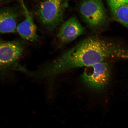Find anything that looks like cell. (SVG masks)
<instances>
[{"instance_id":"obj_4","label":"cell","mask_w":128,"mask_h":128,"mask_svg":"<svg viewBox=\"0 0 128 128\" xmlns=\"http://www.w3.org/2000/svg\"><path fill=\"white\" fill-rule=\"evenodd\" d=\"M79 11L83 20L93 30H100L106 22V14L102 0H82Z\"/></svg>"},{"instance_id":"obj_5","label":"cell","mask_w":128,"mask_h":128,"mask_svg":"<svg viewBox=\"0 0 128 128\" xmlns=\"http://www.w3.org/2000/svg\"><path fill=\"white\" fill-rule=\"evenodd\" d=\"M111 69L105 62L86 67L81 76L84 84L94 90H102L109 82Z\"/></svg>"},{"instance_id":"obj_2","label":"cell","mask_w":128,"mask_h":128,"mask_svg":"<svg viewBox=\"0 0 128 128\" xmlns=\"http://www.w3.org/2000/svg\"><path fill=\"white\" fill-rule=\"evenodd\" d=\"M24 46L17 40L5 41L0 39V77L4 78L14 70L20 71L19 60L23 54Z\"/></svg>"},{"instance_id":"obj_3","label":"cell","mask_w":128,"mask_h":128,"mask_svg":"<svg viewBox=\"0 0 128 128\" xmlns=\"http://www.w3.org/2000/svg\"><path fill=\"white\" fill-rule=\"evenodd\" d=\"M68 2V0H44L40 3L36 15L46 29L52 31L61 24Z\"/></svg>"},{"instance_id":"obj_11","label":"cell","mask_w":128,"mask_h":128,"mask_svg":"<svg viewBox=\"0 0 128 128\" xmlns=\"http://www.w3.org/2000/svg\"><path fill=\"white\" fill-rule=\"evenodd\" d=\"M6 0H0V4Z\"/></svg>"},{"instance_id":"obj_6","label":"cell","mask_w":128,"mask_h":128,"mask_svg":"<svg viewBox=\"0 0 128 128\" xmlns=\"http://www.w3.org/2000/svg\"><path fill=\"white\" fill-rule=\"evenodd\" d=\"M84 28L76 17H72L62 25L57 35L59 46L69 44L84 34Z\"/></svg>"},{"instance_id":"obj_1","label":"cell","mask_w":128,"mask_h":128,"mask_svg":"<svg viewBox=\"0 0 128 128\" xmlns=\"http://www.w3.org/2000/svg\"><path fill=\"white\" fill-rule=\"evenodd\" d=\"M128 59V50L97 36L89 37L36 72L39 78L52 77L73 69L109 59Z\"/></svg>"},{"instance_id":"obj_12","label":"cell","mask_w":128,"mask_h":128,"mask_svg":"<svg viewBox=\"0 0 128 128\" xmlns=\"http://www.w3.org/2000/svg\"><path fill=\"white\" fill-rule=\"evenodd\" d=\"M126 4H128V0H126Z\"/></svg>"},{"instance_id":"obj_9","label":"cell","mask_w":128,"mask_h":128,"mask_svg":"<svg viewBox=\"0 0 128 128\" xmlns=\"http://www.w3.org/2000/svg\"><path fill=\"white\" fill-rule=\"evenodd\" d=\"M116 20L128 28V4L111 10Z\"/></svg>"},{"instance_id":"obj_8","label":"cell","mask_w":128,"mask_h":128,"mask_svg":"<svg viewBox=\"0 0 128 128\" xmlns=\"http://www.w3.org/2000/svg\"><path fill=\"white\" fill-rule=\"evenodd\" d=\"M24 18L17 27L16 32L22 38L30 42L36 41L38 38L37 27L24 1L22 0Z\"/></svg>"},{"instance_id":"obj_7","label":"cell","mask_w":128,"mask_h":128,"mask_svg":"<svg viewBox=\"0 0 128 128\" xmlns=\"http://www.w3.org/2000/svg\"><path fill=\"white\" fill-rule=\"evenodd\" d=\"M20 14L14 7L0 8V34L16 32Z\"/></svg>"},{"instance_id":"obj_10","label":"cell","mask_w":128,"mask_h":128,"mask_svg":"<svg viewBox=\"0 0 128 128\" xmlns=\"http://www.w3.org/2000/svg\"><path fill=\"white\" fill-rule=\"evenodd\" d=\"M111 10L126 4V0H108Z\"/></svg>"}]
</instances>
